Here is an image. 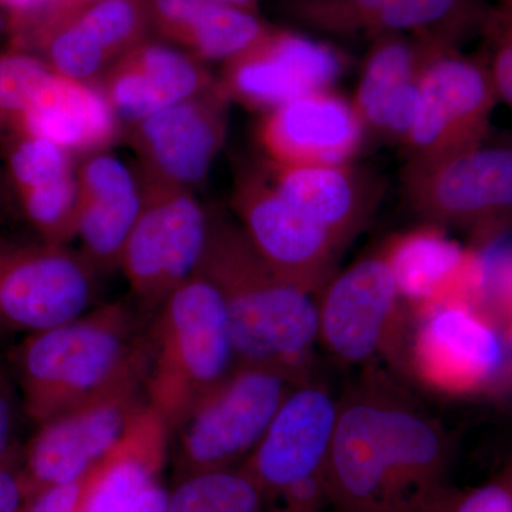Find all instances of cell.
Listing matches in <instances>:
<instances>
[{
	"label": "cell",
	"instance_id": "cell-30",
	"mask_svg": "<svg viewBox=\"0 0 512 512\" xmlns=\"http://www.w3.org/2000/svg\"><path fill=\"white\" fill-rule=\"evenodd\" d=\"M52 70L23 50L0 52V141L18 133L20 121Z\"/></svg>",
	"mask_w": 512,
	"mask_h": 512
},
{
	"label": "cell",
	"instance_id": "cell-11",
	"mask_svg": "<svg viewBox=\"0 0 512 512\" xmlns=\"http://www.w3.org/2000/svg\"><path fill=\"white\" fill-rule=\"evenodd\" d=\"M416 316L409 355L421 383L458 396L481 392L503 375L510 335L470 303H440Z\"/></svg>",
	"mask_w": 512,
	"mask_h": 512
},
{
	"label": "cell",
	"instance_id": "cell-5",
	"mask_svg": "<svg viewBox=\"0 0 512 512\" xmlns=\"http://www.w3.org/2000/svg\"><path fill=\"white\" fill-rule=\"evenodd\" d=\"M339 402L315 379L296 384L265 436L241 464L265 512H320L329 504L328 463Z\"/></svg>",
	"mask_w": 512,
	"mask_h": 512
},
{
	"label": "cell",
	"instance_id": "cell-42",
	"mask_svg": "<svg viewBox=\"0 0 512 512\" xmlns=\"http://www.w3.org/2000/svg\"><path fill=\"white\" fill-rule=\"evenodd\" d=\"M9 183L6 180L5 171H2L0 168V210H3L5 204H8V194H9Z\"/></svg>",
	"mask_w": 512,
	"mask_h": 512
},
{
	"label": "cell",
	"instance_id": "cell-18",
	"mask_svg": "<svg viewBox=\"0 0 512 512\" xmlns=\"http://www.w3.org/2000/svg\"><path fill=\"white\" fill-rule=\"evenodd\" d=\"M365 127L353 103L329 89L266 111L259 141L275 167L342 165L359 151Z\"/></svg>",
	"mask_w": 512,
	"mask_h": 512
},
{
	"label": "cell",
	"instance_id": "cell-23",
	"mask_svg": "<svg viewBox=\"0 0 512 512\" xmlns=\"http://www.w3.org/2000/svg\"><path fill=\"white\" fill-rule=\"evenodd\" d=\"M18 133L46 138L82 158L110 150L124 128L99 84L52 72L23 114Z\"/></svg>",
	"mask_w": 512,
	"mask_h": 512
},
{
	"label": "cell",
	"instance_id": "cell-10",
	"mask_svg": "<svg viewBox=\"0 0 512 512\" xmlns=\"http://www.w3.org/2000/svg\"><path fill=\"white\" fill-rule=\"evenodd\" d=\"M407 197L431 224L495 237L512 217V147L476 146L431 161H409Z\"/></svg>",
	"mask_w": 512,
	"mask_h": 512
},
{
	"label": "cell",
	"instance_id": "cell-27",
	"mask_svg": "<svg viewBox=\"0 0 512 512\" xmlns=\"http://www.w3.org/2000/svg\"><path fill=\"white\" fill-rule=\"evenodd\" d=\"M167 512H265L264 497L241 467L181 478Z\"/></svg>",
	"mask_w": 512,
	"mask_h": 512
},
{
	"label": "cell",
	"instance_id": "cell-35",
	"mask_svg": "<svg viewBox=\"0 0 512 512\" xmlns=\"http://www.w3.org/2000/svg\"><path fill=\"white\" fill-rule=\"evenodd\" d=\"M82 478L33 495L26 500L20 512H77L82 493Z\"/></svg>",
	"mask_w": 512,
	"mask_h": 512
},
{
	"label": "cell",
	"instance_id": "cell-12",
	"mask_svg": "<svg viewBox=\"0 0 512 512\" xmlns=\"http://www.w3.org/2000/svg\"><path fill=\"white\" fill-rule=\"evenodd\" d=\"M319 295V343L342 365H367L399 345L402 298L383 254L333 275Z\"/></svg>",
	"mask_w": 512,
	"mask_h": 512
},
{
	"label": "cell",
	"instance_id": "cell-36",
	"mask_svg": "<svg viewBox=\"0 0 512 512\" xmlns=\"http://www.w3.org/2000/svg\"><path fill=\"white\" fill-rule=\"evenodd\" d=\"M56 0H0L6 12L10 37L15 39L55 5ZM10 39V40H12Z\"/></svg>",
	"mask_w": 512,
	"mask_h": 512
},
{
	"label": "cell",
	"instance_id": "cell-44",
	"mask_svg": "<svg viewBox=\"0 0 512 512\" xmlns=\"http://www.w3.org/2000/svg\"><path fill=\"white\" fill-rule=\"evenodd\" d=\"M510 338L512 339V325H511V329H510Z\"/></svg>",
	"mask_w": 512,
	"mask_h": 512
},
{
	"label": "cell",
	"instance_id": "cell-17",
	"mask_svg": "<svg viewBox=\"0 0 512 512\" xmlns=\"http://www.w3.org/2000/svg\"><path fill=\"white\" fill-rule=\"evenodd\" d=\"M340 72L342 63L329 46L269 28L224 63L218 84L229 101L271 111L296 97L329 90Z\"/></svg>",
	"mask_w": 512,
	"mask_h": 512
},
{
	"label": "cell",
	"instance_id": "cell-24",
	"mask_svg": "<svg viewBox=\"0 0 512 512\" xmlns=\"http://www.w3.org/2000/svg\"><path fill=\"white\" fill-rule=\"evenodd\" d=\"M151 33L200 62H227L271 26L255 12L211 0H148Z\"/></svg>",
	"mask_w": 512,
	"mask_h": 512
},
{
	"label": "cell",
	"instance_id": "cell-21",
	"mask_svg": "<svg viewBox=\"0 0 512 512\" xmlns=\"http://www.w3.org/2000/svg\"><path fill=\"white\" fill-rule=\"evenodd\" d=\"M400 298L414 315L446 302L474 305L478 282L476 249L461 247L433 227L400 235L383 252Z\"/></svg>",
	"mask_w": 512,
	"mask_h": 512
},
{
	"label": "cell",
	"instance_id": "cell-31",
	"mask_svg": "<svg viewBox=\"0 0 512 512\" xmlns=\"http://www.w3.org/2000/svg\"><path fill=\"white\" fill-rule=\"evenodd\" d=\"M478 282L474 308L510 335L512 325V238L491 237L476 249Z\"/></svg>",
	"mask_w": 512,
	"mask_h": 512
},
{
	"label": "cell",
	"instance_id": "cell-39",
	"mask_svg": "<svg viewBox=\"0 0 512 512\" xmlns=\"http://www.w3.org/2000/svg\"><path fill=\"white\" fill-rule=\"evenodd\" d=\"M97 2H101V0H56L55 5L47 10L42 18L37 19L32 26H29V28L26 29L25 32H23L22 35H19L18 37L25 36L26 33L30 32V30L33 28H36V26L42 25V23L49 22V20L62 18V16L70 15V13L77 12V10L86 8V6L94 5V3ZM18 37H16L13 42L19 40Z\"/></svg>",
	"mask_w": 512,
	"mask_h": 512
},
{
	"label": "cell",
	"instance_id": "cell-37",
	"mask_svg": "<svg viewBox=\"0 0 512 512\" xmlns=\"http://www.w3.org/2000/svg\"><path fill=\"white\" fill-rule=\"evenodd\" d=\"M26 503L25 490L19 474L0 467V512H20Z\"/></svg>",
	"mask_w": 512,
	"mask_h": 512
},
{
	"label": "cell",
	"instance_id": "cell-22",
	"mask_svg": "<svg viewBox=\"0 0 512 512\" xmlns=\"http://www.w3.org/2000/svg\"><path fill=\"white\" fill-rule=\"evenodd\" d=\"M170 427L148 404L82 478L77 512H133L163 470Z\"/></svg>",
	"mask_w": 512,
	"mask_h": 512
},
{
	"label": "cell",
	"instance_id": "cell-38",
	"mask_svg": "<svg viewBox=\"0 0 512 512\" xmlns=\"http://www.w3.org/2000/svg\"><path fill=\"white\" fill-rule=\"evenodd\" d=\"M13 436V407L6 390L0 386V467L6 466Z\"/></svg>",
	"mask_w": 512,
	"mask_h": 512
},
{
	"label": "cell",
	"instance_id": "cell-15",
	"mask_svg": "<svg viewBox=\"0 0 512 512\" xmlns=\"http://www.w3.org/2000/svg\"><path fill=\"white\" fill-rule=\"evenodd\" d=\"M228 97L220 84L151 114L124 130L136 168L148 177L194 191L227 137Z\"/></svg>",
	"mask_w": 512,
	"mask_h": 512
},
{
	"label": "cell",
	"instance_id": "cell-19",
	"mask_svg": "<svg viewBox=\"0 0 512 512\" xmlns=\"http://www.w3.org/2000/svg\"><path fill=\"white\" fill-rule=\"evenodd\" d=\"M215 84L200 60L150 37L111 64L99 82L124 130Z\"/></svg>",
	"mask_w": 512,
	"mask_h": 512
},
{
	"label": "cell",
	"instance_id": "cell-29",
	"mask_svg": "<svg viewBox=\"0 0 512 512\" xmlns=\"http://www.w3.org/2000/svg\"><path fill=\"white\" fill-rule=\"evenodd\" d=\"M6 180L10 191L39 187L76 170L74 156L46 138L12 134L0 141Z\"/></svg>",
	"mask_w": 512,
	"mask_h": 512
},
{
	"label": "cell",
	"instance_id": "cell-3",
	"mask_svg": "<svg viewBox=\"0 0 512 512\" xmlns=\"http://www.w3.org/2000/svg\"><path fill=\"white\" fill-rule=\"evenodd\" d=\"M146 340L124 302H110L55 328L30 333L16 349L23 402L45 423L119 379Z\"/></svg>",
	"mask_w": 512,
	"mask_h": 512
},
{
	"label": "cell",
	"instance_id": "cell-4",
	"mask_svg": "<svg viewBox=\"0 0 512 512\" xmlns=\"http://www.w3.org/2000/svg\"><path fill=\"white\" fill-rule=\"evenodd\" d=\"M154 318L146 402L173 431L237 370V355L225 303L201 274L174 289Z\"/></svg>",
	"mask_w": 512,
	"mask_h": 512
},
{
	"label": "cell",
	"instance_id": "cell-14",
	"mask_svg": "<svg viewBox=\"0 0 512 512\" xmlns=\"http://www.w3.org/2000/svg\"><path fill=\"white\" fill-rule=\"evenodd\" d=\"M490 67L453 49L431 57L420 76V103L407 143L410 161L451 156L481 143L497 100Z\"/></svg>",
	"mask_w": 512,
	"mask_h": 512
},
{
	"label": "cell",
	"instance_id": "cell-9",
	"mask_svg": "<svg viewBox=\"0 0 512 512\" xmlns=\"http://www.w3.org/2000/svg\"><path fill=\"white\" fill-rule=\"evenodd\" d=\"M99 275L80 249L0 239V330L30 335L79 318Z\"/></svg>",
	"mask_w": 512,
	"mask_h": 512
},
{
	"label": "cell",
	"instance_id": "cell-7",
	"mask_svg": "<svg viewBox=\"0 0 512 512\" xmlns=\"http://www.w3.org/2000/svg\"><path fill=\"white\" fill-rule=\"evenodd\" d=\"M296 384L275 370L237 367L173 430L180 480L244 463Z\"/></svg>",
	"mask_w": 512,
	"mask_h": 512
},
{
	"label": "cell",
	"instance_id": "cell-6",
	"mask_svg": "<svg viewBox=\"0 0 512 512\" xmlns=\"http://www.w3.org/2000/svg\"><path fill=\"white\" fill-rule=\"evenodd\" d=\"M148 340L110 386L39 424L19 473L26 500L47 488L80 480L146 406Z\"/></svg>",
	"mask_w": 512,
	"mask_h": 512
},
{
	"label": "cell",
	"instance_id": "cell-1",
	"mask_svg": "<svg viewBox=\"0 0 512 512\" xmlns=\"http://www.w3.org/2000/svg\"><path fill=\"white\" fill-rule=\"evenodd\" d=\"M454 444L439 421L372 376L339 402L328 463L336 512H417L446 493Z\"/></svg>",
	"mask_w": 512,
	"mask_h": 512
},
{
	"label": "cell",
	"instance_id": "cell-13",
	"mask_svg": "<svg viewBox=\"0 0 512 512\" xmlns=\"http://www.w3.org/2000/svg\"><path fill=\"white\" fill-rule=\"evenodd\" d=\"M239 227L276 274L318 296L335 272L342 245L276 191L269 177L247 171L235 183Z\"/></svg>",
	"mask_w": 512,
	"mask_h": 512
},
{
	"label": "cell",
	"instance_id": "cell-41",
	"mask_svg": "<svg viewBox=\"0 0 512 512\" xmlns=\"http://www.w3.org/2000/svg\"><path fill=\"white\" fill-rule=\"evenodd\" d=\"M211 2L237 6V8L252 10V12H255L256 5H258V0H211Z\"/></svg>",
	"mask_w": 512,
	"mask_h": 512
},
{
	"label": "cell",
	"instance_id": "cell-16",
	"mask_svg": "<svg viewBox=\"0 0 512 512\" xmlns=\"http://www.w3.org/2000/svg\"><path fill=\"white\" fill-rule=\"evenodd\" d=\"M150 33L148 0H101L36 26L15 49L39 57L59 76L99 84L111 64Z\"/></svg>",
	"mask_w": 512,
	"mask_h": 512
},
{
	"label": "cell",
	"instance_id": "cell-32",
	"mask_svg": "<svg viewBox=\"0 0 512 512\" xmlns=\"http://www.w3.org/2000/svg\"><path fill=\"white\" fill-rule=\"evenodd\" d=\"M400 0H291L289 9L305 25L348 35L372 32L380 16Z\"/></svg>",
	"mask_w": 512,
	"mask_h": 512
},
{
	"label": "cell",
	"instance_id": "cell-33",
	"mask_svg": "<svg viewBox=\"0 0 512 512\" xmlns=\"http://www.w3.org/2000/svg\"><path fill=\"white\" fill-rule=\"evenodd\" d=\"M480 28L490 45L495 89L512 106V0H495L487 6Z\"/></svg>",
	"mask_w": 512,
	"mask_h": 512
},
{
	"label": "cell",
	"instance_id": "cell-40",
	"mask_svg": "<svg viewBox=\"0 0 512 512\" xmlns=\"http://www.w3.org/2000/svg\"><path fill=\"white\" fill-rule=\"evenodd\" d=\"M167 503L168 491L157 481L143 494L133 512H167Z\"/></svg>",
	"mask_w": 512,
	"mask_h": 512
},
{
	"label": "cell",
	"instance_id": "cell-2",
	"mask_svg": "<svg viewBox=\"0 0 512 512\" xmlns=\"http://www.w3.org/2000/svg\"><path fill=\"white\" fill-rule=\"evenodd\" d=\"M197 274L225 303L238 367L275 370L296 383L313 379L318 296L276 274L242 228L214 211Z\"/></svg>",
	"mask_w": 512,
	"mask_h": 512
},
{
	"label": "cell",
	"instance_id": "cell-26",
	"mask_svg": "<svg viewBox=\"0 0 512 512\" xmlns=\"http://www.w3.org/2000/svg\"><path fill=\"white\" fill-rule=\"evenodd\" d=\"M417 37V42H410L402 35L377 36L353 101L366 127L383 130L384 114L393 97L420 79L431 57L453 49V42L437 33Z\"/></svg>",
	"mask_w": 512,
	"mask_h": 512
},
{
	"label": "cell",
	"instance_id": "cell-8",
	"mask_svg": "<svg viewBox=\"0 0 512 512\" xmlns=\"http://www.w3.org/2000/svg\"><path fill=\"white\" fill-rule=\"evenodd\" d=\"M136 171L143 205L120 269L138 305L154 315L174 289L197 274L207 247L210 211L194 191Z\"/></svg>",
	"mask_w": 512,
	"mask_h": 512
},
{
	"label": "cell",
	"instance_id": "cell-25",
	"mask_svg": "<svg viewBox=\"0 0 512 512\" xmlns=\"http://www.w3.org/2000/svg\"><path fill=\"white\" fill-rule=\"evenodd\" d=\"M276 191L306 217L329 231L340 245L355 237L375 207L376 192L348 165L275 167Z\"/></svg>",
	"mask_w": 512,
	"mask_h": 512
},
{
	"label": "cell",
	"instance_id": "cell-43",
	"mask_svg": "<svg viewBox=\"0 0 512 512\" xmlns=\"http://www.w3.org/2000/svg\"><path fill=\"white\" fill-rule=\"evenodd\" d=\"M5 26H8V19L3 16V9L2 6H0V30L5 28Z\"/></svg>",
	"mask_w": 512,
	"mask_h": 512
},
{
	"label": "cell",
	"instance_id": "cell-34",
	"mask_svg": "<svg viewBox=\"0 0 512 512\" xmlns=\"http://www.w3.org/2000/svg\"><path fill=\"white\" fill-rule=\"evenodd\" d=\"M434 512H512V458L487 483L467 491L448 488Z\"/></svg>",
	"mask_w": 512,
	"mask_h": 512
},
{
	"label": "cell",
	"instance_id": "cell-28",
	"mask_svg": "<svg viewBox=\"0 0 512 512\" xmlns=\"http://www.w3.org/2000/svg\"><path fill=\"white\" fill-rule=\"evenodd\" d=\"M16 198L20 211L40 241L67 245L76 239L79 215L76 170L39 187L19 192Z\"/></svg>",
	"mask_w": 512,
	"mask_h": 512
},
{
	"label": "cell",
	"instance_id": "cell-20",
	"mask_svg": "<svg viewBox=\"0 0 512 512\" xmlns=\"http://www.w3.org/2000/svg\"><path fill=\"white\" fill-rule=\"evenodd\" d=\"M80 251L101 272L120 269L121 255L143 205L136 167L110 150L82 157L76 165Z\"/></svg>",
	"mask_w": 512,
	"mask_h": 512
}]
</instances>
